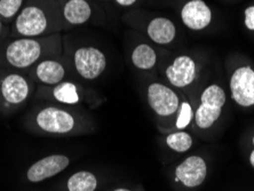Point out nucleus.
<instances>
[{"label":"nucleus","instance_id":"f257e3e1","mask_svg":"<svg viewBox=\"0 0 254 191\" xmlns=\"http://www.w3.org/2000/svg\"><path fill=\"white\" fill-rule=\"evenodd\" d=\"M50 12L37 2L28 3L17 14L14 22L15 32L23 38H37L51 31Z\"/></svg>","mask_w":254,"mask_h":191},{"label":"nucleus","instance_id":"f03ea898","mask_svg":"<svg viewBox=\"0 0 254 191\" xmlns=\"http://www.w3.org/2000/svg\"><path fill=\"white\" fill-rule=\"evenodd\" d=\"M43 54L42 40L23 37L12 41L5 51L6 61L17 69H28L35 65L42 59Z\"/></svg>","mask_w":254,"mask_h":191},{"label":"nucleus","instance_id":"7ed1b4c3","mask_svg":"<svg viewBox=\"0 0 254 191\" xmlns=\"http://www.w3.org/2000/svg\"><path fill=\"white\" fill-rule=\"evenodd\" d=\"M226 103V93L219 85H211L205 88L200 97V104L196 111V124L206 129L218 121L222 107Z\"/></svg>","mask_w":254,"mask_h":191},{"label":"nucleus","instance_id":"20e7f679","mask_svg":"<svg viewBox=\"0 0 254 191\" xmlns=\"http://www.w3.org/2000/svg\"><path fill=\"white\" fill-rule=\"evenodd\" d=\"M73 65L77 73L86 80L99 78L107 68V58L99 48L80 47L73 54Z\"/></svg>","mask_w":254,"mask_h":191},{"label":"nucleus","instance_id":"39448f33","mask_svg":"<svg viewBox=\"0 0 254 191\" xmlns=\"http://www.w3.org/2000/svg\"><path fill=\"white\" fill-rule=\"evenodd\" d=\"M36 124L47 133L65 134L74 127L73 116L58 107H45L36 115Z\"/></svg>","mask_w":254,"mask_h":191},{"label":"nucleus","instance_id":"423d86ee","mask_svg":"<svg viewBox=\"0 0 254 191\" xmlns=\"http://www.w3.org/2000/svg\"><path fill=\"white\" fill-rule=\"evenodd\" d=\"M147 99L151 109L163 117L175 114L180 107V101L177 93L160 82L149 85Z\"/></svg>","mask_w":254,"mask_h":191},{"label":"nucleus","instance_id":"0eeeda50","mask_svg":"<svg viewBox=\"0 0 254 191\" xmlns=\"http://www.w3.org/2000/svg\"><path fill=\"white\" fill-rule=\"evenodd\" d=\"M231 96L242 107L254 104V70L250 66H242L235 70L230 79Z\"/></svg>","mask_w":254,"mask_h":191},{"label":"nucleus","instance_id":"6e6552de","mask_svg":"<svg viewBox=\"0 0 254 191\" xmlns=\"http://www.w3.org/2000/svg\"><path fill=\"white\" fill-rule=\"evenodd\" d=\"M31 85L24 76L10 73L3 78L0 84V94L8 106H20L29 99Z\"/></svg>","mask_w":254,"mask_h":191},{"label":"nucleus","instance_id":"1a4fd4ad","mask_svg":"<svg viewBox=\"0 0 254 191\" xmlns=\"http://www.w3.org/2000/svg\"><path fill=\"white\" fill-rule=\"evenodd\" d=\"M70 160L63 155H53L38 160L29 168L27 178L31 182H40L50 179L68 167Z\"/></svg>","mask_w":254,"mask_h":191},{"label":"nucleus","instance_id":"9d476101","mask_svg":"<svg viewBox=\"0 0 254 191\" xmlns=\"http://www.w3.org/2000/svg\"><path fill=\"white\" fill-rule=\"evenodd\" d=\"M206 172V164L204 159L197 156H191L179 165L175 170V175L178 182H182L188 188H195L204 182Z\"/></svg>","mask_w":254,"mask_h":191},{"label":"nucleus","instance_id":"9b49d317","mask_svg":"<svg viewBox=\"0 0 254 191\" xmlns=\"http://www.w3.org/2000/svg\"><path fill=\"white\" fill-rule=\"evenodd\" d=\"M196 76V64L189 56L181 55L166 69V77L174 87H186L191 84Z\"/></svg>","mask_w":254,"mask_h":191},{"label":"nucleus","instance_id":"f8f14e48","mask_svg":"<svg viewBox=\"0 0 254 191\" xmlns=\"http://www.w3.org/2000/svg\"><path fill=\"white\" fill-rule=\"evenodd\" d=\"M181 18L189 29L203 30L211 23L212 13L203 0H190L181 10Z\"/></svg>","mask_w":254,"mask_h":191},{"label":"nucleus","instance_id":"ddd939ff","mask_svg":"<svg viewBox=\"0 0 254 191\" xmlns=\"http://www.w3.org/2000/svg\"><path fill=\"white\" fill-rule=\"evenodd\" d=\"M37 80L47 86H55L65 77V66L57 60L46 59L37 63L35 68Z\"/></svg>","mask_w":254,"mask_h":191},{"label":"nucleus","instance_id":"4468645a","mask_svg":"<svg viewBox=\"0 0 254 191\" xmlns=\"http://www.w3.org/2000/svg\"><path fill=\"white\" fill-rule=\"evenodd\" d=\"M147 33L154 43L167 45L174 40L177 29L173 22L166 17H156L151 20L147 28Z\"/></svg>","mask_w":254,"mask_h":191},{"label":"nucleus","instance_id":"2eb2a0df","mask_svg":"<svg viewBox=\"0 0 254 191\" xmlns=\"http://www.w3.org/2000/svg\"><path fill=\"white\" fill-rule=\"evenodd\" d=\"M63 18L71 25H81L92 16V7L87 0H68L62 9Z\"/></svg>","mask_w":254,"mask_h":191},{"label":"nucleus","instance_id":"dca6fc26","mask_svg":"<svg viewBox=\"0 0 254 191\" xmlns=\"http://www.w3.org/2000/svg\"><path fill=\"white\" fill-rule=\"evenodd\" d=\"M134 66L141 70H150L157 62V54L154 48L148 44H141L134 48L132 53Z\"/></svg>","mask_w":254,"mask_h":191},{"label":"nucleus","instance_id":"f3484780","mask_svg":"<svg viewBox=\"0 0 254 191\" xmlns=\"http://www.w3.org/2000/svg\"><path fill=\"white\" fill-rule=\"evenodd\" d=\"M52 96L58 102L63 104H77L80 102V95L78 92V87L71 81H62L55 85L52 91Z\"/></svg>","mask_w":254,"mask_h":191},{"label":"nucleus","instance_id":"a211bd4d","mask_svg":"<svg viewBox=\"0 0 254 191\" xmlns=\"http://www.w3.org/2000/svg\"><path fill=\"white\" fill-rule=\"evenodd\" d=\"M98 180L91 172L80 171L73 174L68 181L69 191H94Z\"/></svg>","mask_w":254,"mask_h":191},{"label":"nucleus","instance_id":"6ab92c4d","mask_svg":"<svg viewBox=\"0 0 254 191\" xmlns=\"http://www.w3.org/2000/svg\"><path fill=\"white\" fill-rule=\"evenodd\" d=\"M166 143L172 150L177 152H186L191 148L192 138L188 133L177 132V133H172L167 136Z\"/></svg>","mask_w":254,"mask_h":191},{"label":"nucleus","instance_id":"aec40b11","mask_svg":"<svg viewBox=\"0 0 254 191\" xmlns=\"http://www.w3.org/2000/svg\"><path fill=\"white\" fill-rule=\"evenodd\" d=\"M23 0H0V17L10 20L21 12Z\"/></svg>","mask_w":254,"mask_h":191},{"label":"nucleus","instance_id":"412c9836","mask_svg":"<svg viewBox=\"0 0 254 191\" xmlns=\"http://www.w3.org/2000/svg\"><path fill=\"white\" fill-rule=\"evenodd\" d=\"M179 115L177 119V128L184 129L189 125L193 117L191 106L188 102H184L179 107Z\"/></svg>","mask_w":254,"mask_h":191},{"label":"nucleus","instance_id":"4be33fe9","mask_svg":"<svg viewBox=\"0 0 254 191\" xmlns=\"http://www.w3.org/2000/svg\"><path fill=\"white\" fill-rule=\"evenodd\" d=\"M245 25L250 30H254V6L245 9Z\"/></svg>","mask_w":254,"mask_h":191},{"label":"nucleus","instance_id":"5701e85b","mask_svg":"<svg viewBox=\"0 0 254 191\" xmlns=\"http://www.w3.org/2000/svg\"><path fill=\"white\" fill-rule=\"evenodd\" d=\"M115 1L123 7H128L132 6L134 2H136V0H115Z\"/></svg>","mask_w":254,"mask_h":191},{"label":"nucleus","instance_id":"b1692460","mask_svg":"<svg viewBox=\"0 0 254 191\" xmlns=\"http://www.w3.org/2000/svg\"><path fill=\"white\" fill-rule=\"evenodd\" d=\"M253 143H254V137H253ZM250 162H251L252 166L254 167V150H253L252 153H251V157H250Z\"/></svg>","mask_w":254,"mask_h":191},{"label":"nucleus","instance_id":"393cba45","mask_svg":"<svg viewBox=\"0 0 254 191\" xmlns=\"http://www.w3.org/2000/svg\"><path fill=\"white\" fill-rule=\"evenodd\" d=\"M114 191H130V190L125 189V188H119V189H116V190H114Z\"/></svg>","mask_w":254,"mask_h":191},{"label":"nucleus","instance_id":"a878e982","mask_svg":"<svg viewBox=\"0 0 254 191\" xmlns=\"http://www.w3.org/2000/svg\"><path fill=\"white\" fill-rule=\"evenodd\" d=\"M1 28H2V25H1V21H0V33H1Z\"/></svg>","mask_w":254,"mask_h":191}]
</instances>
